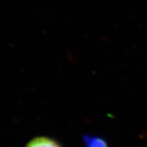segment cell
Wrapping results in <instances>:
<instances>
[{
	"mask_svg": "<svg viewBox=\"0 0 147 147\" xmlns=\"http://www.w3.org/2000/svg\"><path fill=\"white\" fill-rule=\"evenodd\" d=\"M25 147H62V146L52 137L39 136L32 138Z\"/></svg>",
	"mask_w": 147,
	"mask_h": 147,
	"instance_id": "cell-1",
	"label": "cell"
},
{
	"mask_svg": "<svg viewBox=\"0 0 147 147\" xmlns=\"http://www.w3.org/2000/svg\"><path fill=\"white\" fill-rule=\"evenodd\" d=\"M83 141L85 147H109L108 142L105 138L99 136L84 135Z\"/></svg>",
	"mask_w": 147,
	"mask_h": 147,
	"instance_id": "cell-2",
	"label": "cell"
}]
</instances>
